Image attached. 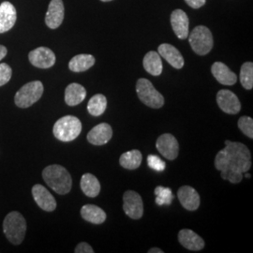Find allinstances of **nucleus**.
I'll use <instances>...</instances> for the list:
<instances>
[{
  "instance_id": "1",
  "label": "nucleus",
  "mask_w": 253,
  "mask_h": 253,
  "mask_svg": "<svg viewBox=\"0 0 253 253\" xmlns=\"http://www.w3.org/2000/svg\"><path fill=\"white\" fill-rule=\"evenodd\" d=\"M42 177L46 184L57 194L65 195L73 187V179L68 170L57 164L49 165L42 171Z\"/></svg>"
},
{
  "instance_id": "2",
  "label": "nucleus",
  "mask_w": 253,
  "mask_h": 253,
  "mask_svg": "<svg viewBox=\"0 0 253 253\" xmlns=\"http://www.w3.org/2000/svg\"><path fill=\"white\" fill-rule=\"evenodd\" d=\"M229 165L227 169H231L236 172H247L252 167V155L250 149L242 143L225 141V147ZM226 170V169H225Z\"/></svg>"
},
{
  "instance_id": "3",
  "label": "nucleus",
  "mask_w": 253,
  "mask_h": 253,
  "mask_svg": "<svg viewBox=\"0 0 253 253\" xmlns=\"http://www.w3.org/2000/svg\"><path fill=\"white\" fill-rule=\"evenodd\" d=\"M3 231L11 244L20 245L27 233V221L21 213L12 211L3 221Z\"/></svg>"
},
{
  "instance_id": "4",
  "label": "nucleus",
  "mask_w": 253,
  "mask_h": 253,
  "mask_svg": "<svg viewBox=\"0 0 253 253\" xmlns=\"http://www.w3.org/2000/svg\"><path fill=\"white\" fill-rule=\"evenodd\" d=\"M82 122L73 116H66L58 119L53 127L54 135L61 142H72L80 135Z\"/></svg>"
},
{
  "instance_id": "5",
  "label": "nucleus",
  "mask_w": 253,
  "mask_h": 253,
  "mask_svg": "<svg viewBox=\"0 0 253 253\" xmlns=\"http://www.w3.org/2000/svg\"><path fill=\"white\" fill-rule=\"evenodd\" d=\"M43 90L42 82H29L16 92L14 102L19 108H28L42 98Z\"/></svg>"
},
{
  "instance_id": "6",
  "label": "nucleus",
  "mask_w": 253,
  "mask_h": 253,
  "mask_svg": "<svg viewBox=\"0 0 253 253\" xmlns=\"http://www.w3.org/2000/svg\"><path fill=\"white\" fill-rule=\"evenodd\" d=\"M136 92L140 100L150 108L160 109L164 105V98L163 95L154 87L152 83L141 78L136 84Z\"/></svg>"
},
{
  "instance_id": "7",
  "label": "nucleus",
  "mask_w": 253,
  "mask_h": 253,
  "mask_svg": "<svg viewBox=\"0 0 253 253\" xmlns=\"http://www.w3.org/2000/svg\"><path fill=\"white\" fill-rule=\"evenodd\" d=\"M189 42L194 53L199 55L208 54L212 50L214 43L211 31L204 26H198L191 31Z\"/></svg>"
},
{
  "instance_id": "8",
  "label": "nucleus",
  "mask_w": 253,
  "mask_h": 253,
  "mask_svg": "<svg viewBox=\"0 0 253 253\" xmlns=\"http://www.w3.org/2000/svg\"><path fill=\"white\" fill-rule=\"evenodd\" d=\"M123 209L126 216L132 219H140L144 215V203L140 194L127 190L123 196Z\"/></svg>"
},
{
  "instance_id": "9",
  "label": "nucleus",
  "mask_w": 253,
  "mask_h": 253,
  "mask_svg": "<svg viewBox=\"0 0 253 253\" xmlns=\"http://www.w3.org/2000/svg\"><path fill=\"white\" fill-rule=\"evenodd\" d=\"M156 147L163 157L169 161H173L179 153V145L174 136L170 133H164L157 140Z\"/></svg>"
},
{
  "instance_id": "10",
  "label": "nucleus",
  "mask_w": 253,
  "mask_h": 253,
  "mask_svg": "<svg viewBox=\"0 0 253 253\" xmlns=\"http://www.w3.org/2000/svg\"><path fill=\"white\" fill-rule=\"evenodd\" d=\"M30 63L39 69H49L55 63V54L47 47H38L28 54Z\"/></svg>"
},
{
  "instance_id": "11",
  "label": "nucleus",
  "mask_w": 253,
  "mask_h": 253,
  "mask_svg": "<svg viewBox=\"0 0 253 253\" xmlns=\"http://www.w3.org/2000/svg\"><path fill=\"white\" fill-rule=\"evenodd\" d=\"M217 103L221 111L228 115H236L241 110L240 100L234 92L221 89L217 94Z\"/></svg>"
},
{
  "instance_id": "12",
  "label": "nucleus",
  "mask_w": 253,
  "mask_h": 253,
  "mask_svg": "<svg viewBox=\"0 0 253 253\" xmlns=\"http://www.w3.org/2000/svg\"><path fill=\"white\" fill-rule=\"evenodd\" d=\"M32 195L37 205L46 212H53L56 208V201L50 191L41 184H37L32 188Z\"/></svg>"
},
{
  "instance_id": "13",
  "label": "nucleus",
  "mask_w": 253,
  "mask_h": 253,
  "mask_svg": "<svg viewBox=\"0 0 253 253\" xmlns=\"http://www.w3.org/2000/svg\"><path fill=\"white\" fill-rule=\"evenodd\" d=\"M64 20V4L62 0H51L46 12L45 24L51 29L60 27Z\"/></svg>"
},
{
  "instance_id": "14",
  "label": "nucleus",
  "mask_w": 253,
  "mask_h": 253,
  "mask_svg": "<svg viewBox=\"0 0 253 253\" xmlns=\"http://www.w3.org/2000/svg\"><path fill=\"white\" fill-rule=\"evenodd\" d=\"M171 25L174 34L180 40L189 37V17L182 9H175L171 14Z\"/></svg>"
},
{
  "instance_id": "15",
  "label": "nucleus",
  "mask_w": 253,
  "mask_h": 253,
  "mask_svg": "<svg viewBox=\"0 0 253 253\" xmlns=\"http://www.w3.org/2000/svg\"><path fill=\"white\" fill-rule=\"evenodd\" d=\"M17 13L15 7L8 1L0 4V34L10 30L16 23Z\"/></svg>"
},
{
  "instance_id": "16",
  "label": "nucleus",
  "mask_w": 253,
  "mask_h": 253,
  "mask_svg": "<svg viewBox=\"0 0 253 253\" xmlns=\"http://www.w3.org/2000/svg\"><path fill=\"white\" fill-rule=\"evenodd\" d=\"M113 137V128L107 123H101L94 126L87 133V141L91 145H106Z\"/></svg>"
},
{
  "instance_id": "17",
  "label": "nucleus",
  "mask_w": 253,
  "mask_h": 253,
  "mask_svg": "<svg viewBox=\"0 0 253 253\" xmlns=\"http://www.w3.org/2000/svg\"><path fill=\"white\" fill-rule=\"evenodd\" d=\"M178 241L184 248L192 252H200L205 248V240L190 229H183L178 233Z\"/></svg>"
},
{
  "instance_id": "18",
  "label": "nucleus",
  "mask_w": 253,
  "mask_h": 253,
  "mask_svg": "<svg viewBox=\"0 0 253 253\" xmlns=\"http://www.w3.org/2000/svg\"><path fill=\"white\" fill-rule=\"evenodd\" d=\"M177 197L182 207L189 210L195 211L200 207L199 193L190 186H183L177 191Z\"/></svg>"
},
{
  "instance_id": "19",
  "label": "nucleus",
  "mask_w": 253,
  "mask_h": 253,
  "mask_svg": "<svg viewBox=\"0 0 253 253\" xmlns=\"http://www.w3.org/2000/svg\"><path fill=\"white\" fill-rule=\"evenodd\" d=\"M159 54L163 56V58L170 64L174 69H182L184 66V58L180 52L174 46L163 43L158 48Z\"/></svg>"
},
{
  "instance_id": "20",
  "label": "nucleus",
  "mask_w": 253,
  "mask_h": 253,
  "mask_svg": "<svg viewBox=\"0 0 253 253\" xmlns=\"http://www.w3.org/2000/svg\"><path fill=\"white\" fill-rule=\"evenodd\" d=\"M211 73L219 84L233 85L237 82V76L222 62H215L211 67Z\"/></svg>"
},
{
  "instance_id": "21",
  "label": "nucleus",
  "mask_w": 253,
  "mask_h": 253,
  "mask_svg": "<svg viewBox=\"0 0 253 253\" xmlns=\"http://www.w3.org/2000/svg\"><path fill=\"white\" fill-rule=\"evenodd\" d=\"M86 97L85 88L77 84L73 83L66 87L65 90V102L69 106H76L84 101Z\"/></svg>"
},
{
  "instance_id": "22",
  "label": "nucleus",
  "mask_w": 253,
  "mask_h": 253,
  "mask_svg": "<svg viewBox=\"0 0 253 253\" xmlns=\"http://www.w3.org/2000/svg\"><path fill=\"white\" fill-rule=\"evenodd\" d=\"M81 216L93 224H101L106 219V213L95 205H85L81 209Z\"/></svg>"
},
{
  "instance_id": "23",
  "label": "nucleus",
  "mask_w": 253,
  "mask_h": 253,
  "mask_svg": "<svg viewBox=\"0 0 253 253\" xmlns=\"http://www.w3.org/2000/svg\"><path fill=\"white\" fill-rule=\"evenodd\" d=\"M95 61V57L92 54H77L71 59L69 68L73 73H83L92 68Z\"/></svg>"
},
{
  "instance_id": "24",
  "label": "nucleus",
  "mask_w": 253,
  "mask_h": 253,
  "mask_svg": "<svg viewBox=\"0 0 253 253\" xmlns=\"http://www.w3.org/2000/svg\"><path fill=\"white\" fill-rule=\"evenodd\" d=\"M81 189L83 192L90 198H95L97 197L100 192V181L98 178L91 173H84L82 176Z\"/></svg>"
},
{
  "instance_id": "25",
  "label": "nucleus",
  "mask_w": 253,
  "mask_h": 253,
  "mask_svg": "<svg viewBox=\"0 0 253 253\" xmlns=\"http://www.w3.org/2000/svg\"><path fill=\"white\" fill-rule=\"evenodd\" d=\"M145 71L153 76H159L163 73V62L161 55L157 52L150 51L145 54L143 60Z\"/></svg>"
},
{
  "instance_id": "26",
  "label": "nucleus",
  "mask_w": 253,
  "mask_h": 253,
  "mask_svg": "<svg viewBox=\"0 0 253 253\" xmlns=\"http://www.w3.org/2000/svg\"><path fill=\"white\" fill-rule=\"evenodd\" d=\"M142 161H143V155L139 150L134 149V150L126 151L125 153L122 154L119 159V163L125 169L135 170L140 167Z\"/></svg>"
},
{
  "instance_id": "27",
  "label": "nucleus",
  "mask_w": 253,
  "mask_h": 253,
  "mask_svg": "<svg viewBox=\"0 0 253 253\" xmlns=\"http://www.w3.org/2000/svg\"><path fill=\"white\" fill-rule=\"evenodd\" d=\"M107 108V99L102 94H96L87 103V111L93 117H100Z\"/></svg>"
},
{
  "instance_id": "28",
  "label": "nucleus",
  "mask_w": 253,
  "mask_h": 253,
  "mask_svg": "<svg viewBox=\"0 0 253 253\" xmlns=\"http://www.w3.org/2000/svg\"><path fill=\"white\" fill-rule=\"evenodd\" d=\"M240 82L242 86L247 90H251L253 87V64L246 62L242 65L240 70Z\"/></svg>"
},
{
  "instance_id": "29",
  "label": "nucleus",
  "mask_w": 253,
  "mask_h": 253,
  "mask_svg": "<svg viewBox=\"0 0 253 253\" xmlns=\"http://www.w3.org/2000/svg\"><path fill=\"white\" fill-rule=\"evenodd\" d=\"M155 194L157 195L156 203L159 206L171 205L172 199H173L172 190H171V189H169V188L157 187L156 190H155Z\"/></svg>"
},
{
  "instance_id": "30",
  "label": "nucleus",
  "mask_w": 253,
  "mask_h": 253,
  "mask_svg": "<svg viewBox=\"0 0 253 253\" xmlns=\"http://www.w3.org/2000/svg\"><path fill=\"white\" fill-rule=\"evenodd\" d=\"M239 129L248 136L250 139H253V119L250 117H241L238 120Z\"/></svg>"
},
{
  "instance_id": "31",
  "label": "nucleus",
  "mask_w": 253,
  "mask_h": 253,
  "mask_svg": "<svg viewBox=\"0 0 253 253\" xmlns=\"http://www.w3.org/2000/svg\"><path fill=\"white\" fill-rule=\"evenodd\" d=\"M220 175L223 179L229 181L232 184L240 183L244 177L242 172H236V171L231 170V169H226V170L220 171Z\"/></svg>"
},
{
  "instance_id": "32",
  "label": "nucleus",
  "mask_w": 253,
  "mask_h": 253,
  "mask_svg": "<svg viewBox=\"0 0 253 253\" xmlns=\"http://www.w3.org/2000/svg\"><path fill=\"white\" fill-rule=\"evenodd\" d=\"M147 164L148 166L158 172H163L165 170L166 164L156 155H149L147 157Z\"/></svg>"
},
{
  "instance_id": "33",
  "label": "nucleus",
  "mask_w": 253,
  "mask_h": 253,
  "mask_svg": "<svg viewBox=\"0 0 253 253\" xmlns=\"http://www.w3.org/2000/svg\"><path fill=\"white\" fill-rule=\"evenodd\" d=\"M12 70L7 63H0V86L6 84L10 80Z\"/></svg>"
},
{
  "instance_id": "34",
  "label": "nucleus",
  "mask_w": 253,
  "mask_h": 253,
  "mask_svg": "<svg viewBox=\"0 0 253 253\" xmlns=\"http://www.w3.org/2000/svg\"><path fill=\"white\" fill-rule=\"evenodd\" d=\"M75 253H94V250L92 249L90 245L87 244L86 242H81L80 244L77 245V247L74 250Z\"/></svg>"
},
{
  "instance_id": "35",
  "label": "nucleus",
  "mask_w": 253,
  "mask_h": 253,
  "mask_svg": "<svg viewBox=\"0 0 253 253\" xmlns=\"http://www.w3.org/2000/svg\"><path fill=\"white\" fill-rule=\"evenodd\" d=\"M207 0H185V2L193 9H199L206 4Z\"/></svg>"
},
{
  "instance_id": "36",
  "label": "nucleus",
  "mask_w": 253,
  "mask_h": 253,
  "mask_svg": "<svg viewBox=\"0 0 253 253\" xmlns=\"http://www.w3.org/2000/svg\"><path fill=\"white\" fill-rule=\"evenodd\" d=\"M8 54V50L5 46L0 45V60H2Z\"/></svg>"
},
{
  "instance_id": "37",
  "label": "nucleus",
  "mask_w": 253,
  "mask_h": 253,
  "mask_svg": "<svg viewBox=\"0 0 253 253\" xmlns=\"http://www.w3.org/2000/svg\"><path fill=\"white\" fill-rule=\"evenodd\" d=\"M148 253H163L164 252L162 251L161 249H159V248H152V249H150L148 252Z\"/></svg>"
},
{
  "instance_id": "38",
  "label": "nucleus",
  "mask_w": 253,
  "mask_h": 253,
  "mask_svg": "<svg viewBox=\"0 0 253 253\" xmlns=\"http://www.w3.org/2000/svg\"><path fill=\"white\" fill-rule=\"evenodd\" d=\"M245 176H246L247 178H251V174H250V173H246Z\"/></svg>"
},
{
  "instance_id": "39",
  "label": "nucleus",
  "mask_w": 253,
  "mask_h": 253,
  "mask_svg": "<svg viewBox=\"0 0 253 253\" xmlns=\"http://www.w3.org/2000/svg\"><path fill=\"white\" fill-rule=\"evenodd\" d=\"M100 1H102V2H109V1H112V0H100Z\"/></svg>"
}]
</instances>
